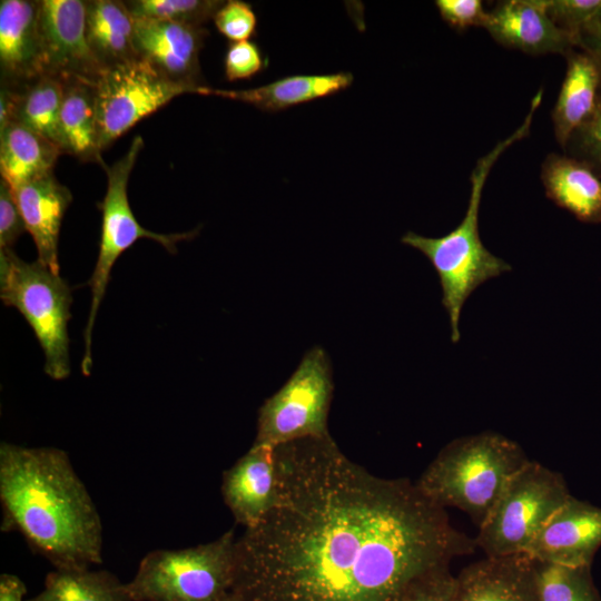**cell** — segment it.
I'll return each instance as SVG.
<instances>
[{
    "label": "cell",
    "mask_w": 601,
    "mask_h": 601,
    "mask_svg": "<svg viewBox=\"0 0 601 601\" xmlns=\"http://www.w3.org/2000/svg\"><path fill=\"white\" fill-rule=\"evenodd\" d=\"M563 150L588 164L601 177V92L594 112L572 134Z\"/></svg>",
    "instance_id": "29"
},
{
    "label": "cell",
    "mask_w": 601,
    "mask_h": 601,
    "mask_svg": "<svg viewBox=\"0 0 601 601\" xmlns=\"http://www.w3.org/2000/svg\"><path fill=\"white\" fill-rule=\"evenodd\" d=\"M0 298L32 328L45 353L46 374L56 381L67 378L72 303L68 283L38 260L28 263L13 249H0Z\"/></svg>",
    "instance_id": "6"
},
{
    "label": "cell",
    "mask_w": 601,
    "mask_h": 601,
    "mask_svg": "<svg viewBox=\"0 0 601 601\" xmlns=\"http://www.w3.org/2000/svg\"><path fill=\"white\" fill-rule=\"evenodd\" d=\"M571 496L564 476L530 460L505 483L479 526L474 542L484 556L525 554L530 543Z\"/></svg>",
    "instance_id": "7"
},
{
    "label": "cell",
    "mask_w": 601,
    "mask_h": 601,
    "mask_svg": "<svg viewBox=\"0 0 601 601\" xmlns=\"http://www.w3.org/2000/svg\"><path fill=\"white\" fill-rule=\"evenodd\" d=\"M87 1L40 0L39 31L45 75L63 82L93 85L104 69L93 56L86 31Z\"/></svg>",
    "instance_id": "11"
},
{
    "label": "cell",
    "mask_w": 601,
    "mask_h": 601,
    "mask_svg": "<svg viewBox=\"0 0 601 601\" xmlns=\"http://www.w3.org/2000/svg\"><path fill=\"white\" fill-rule=\"evenodd\" d=\"M333 387L328 356L322 347L314 346L288 381L260 406L253 445L275 449L331 436L327 420Z\"/></svg>",
    "instance_id": "9"
},
{
    "label": "cell",
    "mask_w": 601,
    "mask_h": 601,
    "mask_svg": "<svg viewBox=\"0 0 601 601\" xmlns=\"http://www.w3.org/2000/svg\"><path fill=\"white\" fill-rule=\"evenodd\" d=\"M564 58L565 75L551 114L554 136L562 149L592 116L601 92V63L592 55L577 47Z\"/></svg>",
    "instance_id": "19"
},
{
    "label": "cell",
    "mask_w": 601,
    "mask_h": 601,
    "mask_svg": "<svg viewBox=\"0 0 601 601\" xmlns=\"http://www.w3.org/2000/svg\"><path fill=\"white\" fill-rule=\"evenodd\" d=\"M435 6L441 18L457 31L470 27H483L487 19L480 0H436Z\"/></svg>",
    "instance_id": "33"
},
{
    "label": "cell",
    "mask_w": 601,
    "mask_h": 601,
    "mask_svg": "<svg viewBox=\"0 0 601 601\" xmlns=\"http://www.w3.org/2000/svg\"><path fill=\"white\" fill-rule=\"evenodd\" d=\"M61 155L56 142L18 122L0 128L1 179L12 189L52 173Z\"/></svg>",
    "instance_id": "24"
},
{
    "label": "cell",
    "mask_w": 601,
    "mask_h": 601,
    "mask_svg": "<svg viewBox=\"0 0 601 601\" xmlns=\"http://www.w3.org/2000/svg\"><path fill=\"white\" fill-rule=\"evenodd\" d=\"M455 575L443 568L415 584L402 601H453Z\"/></svg>",
    "instance_id": "35"
},
{
    "label": "cell",
    "mask_w": 601,
    "mask_h": 601,
    "mask_svg": "<svg viewBox=\"0 0 601 601\" xmlns=\"http://www.w3.org/2000/svg\"><path fill=\"white\" fill-rule=\"evenodd\" d=\"M93 88L101 151L175 97L198 92L139 58L104 70Z\"/></svg>",
    "instance_id": "10"
},
{
    "label": "cell",
    "mask_w": 601,
    "mask_h": 601,
    "mask_svg": "<svg viewBox=\"0 0 601 601\" xmlns=\"http://www.w3.org/2000/svg\"><path fill=\"white\" fill-rule=\"evenodd\" d=\"M543 90L532 98L528 115L520 127L479 158L471 173V194L461 223L441 237H425L407 231L401 242L421 252L435 269L441 288L442 304L449 314L451 339L460 341L459 322L464 303L485 282L512 269L511 265L493 255L482 243L479 233V211L483 188L489 174L511 145L530 134L533 117L542 102Z\"/></svg>",
    "instance_id": "3"
},
{
    "label": "cell",
    "mask_w": 601,
    "mask_h": 601,
    "mask_svg": "<svg viewBox=\"0 0 601 601\" xmlns=\"http://www.w3.org/2000/svg\"><path fill=\"white\" fill-rule=\"evenodd\" d=\"M453 601H539L532 559L484 556L470 563L455 575Z\"/></svg>",
    "instance_id": "17"
},
{
    "label": "cell",
    "mask_w": 601,
    "mask_h": 601,
    "mask_svg": "<svg viewBox=\"0 0 601 601\" xmlns=\"http://www.w3.org/2000/svg\"><path fill=\"white\" fill-rule=\"evenodd\" d=\"M223 601H240L238 595L236 593H234L233 591H230L224 599Z\"/></svg>",
    "instance_id": "38"
},
{
    "label": "cell",
    "mask_w": 601,
    "mask_h": 601,
    "mask_svg": "<svg viewBox=\"0 0 601 601\" xmlns=\"http://www.w3.org/2000/svg\"><path fill=\"white\" fill-rule=\"evenodd\" d=\"M27 587L17 575L3 573L0 575V601H24Z\"/></svg>",
    "instance_id": "37"
},
{
    "label": "cell",
    "mask_w": 601,
    "mask_h": 601,
    "mask_svg": "<svg viewBox=\"0 0 601 601\" xmlns=\"http://www.w3.org/2000/svg\"><path fill=\"white\" fill-rule=\"evenodd\" d=\"M13 193L26 229L35 242L37 260L60 274L59 234L72 200L70 190L57 180L53 173H49L17 187Z\"/></svg>",
    "instance_id": "18"
},
{
    "label": "cell",
    "mask_w": 601,
    "mask_h": 601,
    "mask_svg": "<svg viewBox=\"0 0 601 601\" xmlns=\"http://www.w3.org/2000/svg\"><path fill=\"white\" fill-rule=\"evenodd\" d=\"M221 495L237 524L246 530L260 523L277 496L275 449L252 445L224 472Z\"/></svg>",
    "instance_id": "15"
},
{
    "label": "cell",
    "mask_w": 601,
    "mask_h": 601,
    "mask_svg": "<svg viewBox=\"0 0 601 601\" xmlns=\"http://www.w3.org/2000/svg\"><path fill=\"white\" fill-rule=\"evenodd\" d=\"M264 68V58L255 42H231L224 59L226 79L229 81L250 79Z\"/></svg>",
    "instance_id": "32"
},
{
    "label": "cell",
    "mask_w": 601,
    "mask_h": 601,
    "mask_svg": "<svg viewBox=\"0 0 601 601\" xmlns=\"http://www.w3.org/2000/svg\"><path fill=\"white\" fill-rule=\"evenodd\" d=\"M236 539L230 529L207 543L148 552L126 583L131 601H223L234 583Z\"/></svg>",
    "instance_id": "5"
},
{
    "label": "cell",
    "mask_w": 601,
    "mask_h": 601,
    "mask_svg": "<svg viewBox=\"0 0 601 601\" xmlns=\"http://www.w3.org/2000/svg\"><path fill=\"white\" fill-rule=\"evenodd\" d=\"M551 21L577 42L581 30L601 9V0H545Z\"/></svg>",
    "instance_id": "30"
},
{
    "label": "cell",
    "mask_w": 601,
    "mask_h": 601,
    "mask_svg": "<svg viewBox=\"0 0 601 601\" xmlns=\"http://www.w3.org/2000/svg\"><path fill=\"white\" fill-rule=\"evenodd\" d=\"M63 90L65 82L48 75L20 88L1 86L0 128L14 121L58 145V120Z\"/></svg>",
    "instance_id": "22"
},
{
    "label": "cell",
    "mask_w": 601,
    "mask_h": 601,
    "mask_svg": "<svg viewBox=\"0 0 601 601\" xmlns=\"http://www.w3.org/2000/svg\"><path fill=\"white\" fill-rule=\"evenodd\" d=\"M532 561L539 601H601L591 566Z\"/></svg>",
    "instance_id": "27"
},
{
    "label": "cell",
    "mask_w": 601,
    "mask_h": 601,
    "mask_svg": "<svg viewBox=\"0 0 601 601\" xmlns=\"http://www.w3.org/2000/svg\"><path fill=\"white\" fill-rule=\"evenodd\" d=\"M484 28L497 43L528 55L564 57L577 48L575 40L549 18L545 0L501 1L487 11Z\"/></svg>",
    "instance_id": "14"
},
{
    "label": "cell",
    "mask_w": 601,
    "mask_h": 601,
    "mask_svg": "<svg viewBox=\"0 0 601 601\" xmlns=\"http://www.w3.org/2000/svg\"><path fill=\"white\" fill-rule=\"evenodd\" d=\"M577 47L601 63V9L579 33Z\"/></svg>",
    "instance_id": "36"
},
{
    "label": "cell",
    "mask_w": 601,
    "mask_h": 601,
    "mask_svg": "<svg viewBox=\"0 0 601 601\" xmlns=\"http://www.w3.org/2000/svg\"><path fill=\"white\" fill-rule=\"evenodd\" d=\"M546 197L587 224H601V177L584 161L549 154L541 166Z\"/></svg>",
    "instance_id": "20"
},
{
    "label": "cell",
    "mask_w": 601,
    "mask_h": 601,
    "mask_svg": "<svg viewBox=\"0 0 601 601\" xmlns=\"http://www.w3.org/2000/svg\"><path fill=\"white\" fill-rule=\"evenodd\" d=\"M86 31L91 51L104 70L138 59L135 19L125 1H87Z\"/></svg>",
    "instance_id": "23"
},
{
    "label": "cell",
    "mask_w": 601,
    "mask_h": 601,
    "mask_svg": "<svg viewBox=\"0 0 601 601\" xmlns=\"http://www.w3.org/2000/svg\"><path fill=\"white\" fill-rule=\"evenodd\" d=\"M601 548V508L571 495L546 521L525 554L565 566H591Z\"/></svg>",
    "instance_id": "12"
},
{
    "label": "cell",
    "mask_w": 601,
    "mask_h": 601,
    "mask_svg": "<svg viewBox=\"0 0 601 601\" xmlns=\"http://www.w3.org/2000/svg\"><path fill=\"white\" fill-rule=\"evenodd\" d=\"M144 147L141 136L134 137L127 152L107 166L101 165L107 174V190L101 203V234L96 266L87 285L91 290V305L83 329L85 352L81 359V373L90 375L92 368L91 339L99 306L105 297L112 267L124 252L141 238L152 239L169 253H176V244L191 239L198 228L186 233L160 234L146 229L135 217L129 205L127 187L130 173Z\"/></svg>",
    "instance_id": "8"
},
{
    "label": "cell",
    "mask_w": 601,
    "mask_h": 601,
    "mask_svg": "<svg viewBox=\"0 0 601 601\" xmlns=\"http://www.w3.org/2000/svg\"><path fill=\"white\" fill-rule=\"evenodd\" d=\"M277 496L236 539L240 601H402L474 538L407 479L377 476L332 436L275 447Z\"/></svg>",
    "instance_id": "1"
},
{
    "label": "cell",
    "mask_w": 601,
    "mask_h": 601,
    "mask_svg": "<svg viewBox=\"0 0 601 601\" xmlns=\"http://www.w3.org/2000/svg\"><path fill=\"white\" fill-rule=\"evenodd\" d=\"M206 36L207 30L203 26L135 20V48L138 58L170 80L198 90L206 86L199 63Z\"/></svg>",
    "instance_id": "13"
},
{
    "label": "cell",
    "mask_w": 601,
    "mask_h": 601,
    "mask_svg": "<svg viewBox=\"0 0 601 601\" xmlns=\"http://www.w3.org/2000/svg\"><path fill=\"white\" fill-rule=\"evenodd\" d=\"M529 461L518 442L485 431L449 442L415 484L430 501L466 513L479 528L508 480Z\"/></svg>",
    "instance_id": "4"
},
{
    "label": "cell",
    "mask_w": 601,
    "mask_h": 601,
    "mask_svg": "<svg viewBox=\"0 0 601 601\" xmlns=\"http://www.w3.org/2000/svg\"><path fill=\"white\" fill-rule=\"evenodd\" d=\"M58 145L62 154L81 161L105 162L99 147L93 85L78 80L65 82Z\"/></svg>",
    "instance_id": "25"
},
{
    "label": "cell",
    "mask_w": 601,
    "mask_h": 601,
    "mask_svg": "<svg viewBox=\"0 0 601 601\" xmlns=\"http://www.w3.org/2000/svg\"><path fill=\"white\" fill-rule=\"evenodd\" d=\"M1 86L20 88L45 75L39 1L0 2Z\"/></svg>",
    "instance_id": "16"
},
{
    "label": "cell",
    "mask_w": 601,
    "mask_h": 601,
    "mask_svg": "<svg viewBox=\"0 0 601 601\" xmlns=\"http://www.w3.org/2000/svg\"><path fill=\"white\" fill-rule=\"evenodd\" d=\"M352 82L353 75L349 72L295 75L249 89H215L203 86L198 93L238 100L263 111L276 112L333 96L348 88Z\"/></svg>",
    "instance_id": "21"
},
{
    "label": "cell",
    "mask_w": 601,
    "mask_h": 601,
    "mask_svg": "<svg viewBox=\"0 0 601 601\" xmlns=\"http://www.w3.org/2000/svg\"><path fill=\"white\" fill-rule=\"evenodd\" d=\"M26 601H131L126 583L107 570L55 569Z\"/></svg>",
    "instance_id": "26"
},
{
    "label": "cell",
    "mask_w": 601,
    "mask_h": 601,
    "mask_svg": "<svg viewBox=\"0 0 601 601\" xmlns=\"http://www.w3.org/2000/svg\"><path fill=\"white\" fill-rule=\"evenodd\" d=\"M1 530L18 532L55 569L102 563V522L67 452L0 444Z\"/></svg>",
    "instance_id": "2"
},
{
    "label": "cell",
    "mask_w": 601,
    "mask_h": 601,
    "mask_svg": "<svg viewBox=\"0 0 601 601\" xmlns=\"http://www.w3.org/2000/svg\"><path fill=\"white\" fill-rule=\"evenodd\" d=\"M27 230L13 189L0 181V249H12L16 240Z\"/></svg>",
    "instance_id": "34"
},
{
    "label": "cell",
    "mask_w": 601,
    "mask_h": 601,
    "mask_svg": "<svg viewBox=\"0 0 601 601\" xmlns=\"http://www.w3.org/2000/svg\"><path fill=\"white\" fill-rule=\"evenodd\" d=\"M213 20L217 30L231 42L248 40L257 26L252 6L240 0L224 1Z\"/></svg>",
    "instance_id": "31"
},
{
    "label": "cell",
    "mask_w": 601,
    "mask_h": 601,
    "mask_svg": "<svg viewBox=\"0 0 601 601\" xmlns=\"http://www.w3.org/2000/svg\"><path fill=\"white\" fill-rule=\"evenodd\" d=\"M135 20H156L203 26L213 19L224 1L130 0L125 1Z\"/></svg>",
    "instance_id": "28"
}]
</instances>
